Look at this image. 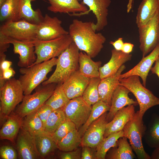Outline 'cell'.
Listing matches in <instances>:
<instances>
[{
    "instance_id": "8",
    "label": "cell",
    "mask_w": 159,
    "mask_h": 159,
    "mask_svg": "<svg viewBox=\"0 0 159 159\" xmlns=\"http://www.w3.org/2000/svg\"><path fill=\"white\" fill-rule=\"evenodd\" d=\"M57 84L52 83L42 85L33 94L24 95L21 103L17 106L15 113L23 118L36 111L51 96Z\"/></svg>"
},
{
    "instance_id": "40",
    "label": "cell",
    "mask_w": 159,
    "mask_h": 159,
    "mask_svg": "<svg viewBox=\"0 0 159 159\" xmlns=\"http://www.w3.org/2000/svg\"><path fill=\"white\" fill-rule=\"evenodd\" d=\"M53 110L51 106L45 103L36 110L38 116L42 122L44 130L47 120Z\"/></svg>"
},
{
    "instance_id": "43",
    "label": "cell",
    "mask_w": 159,
    "mask_h": 159,
    "mask_svg": "<svg viewBox=\"0 0 159 159\" xmlns=\"http://www.w3.org/2000/svg\"><path fill=\"white\" fill-rule=\"evenodd\" d=\"M81 152V159H96V150L95 148L88 146H82Z\"/></svg>"
},
{
    "instance_id": "46",
    "label": "cell",
    "mask_w": 159,
    "mask_h": 159,
    "mask_svg": "<svg viewBox=\"0 0 159 159\" xmlns=\"http://www.w3.org/2000/svg\"><path fill=\"white\" fill-rule=\"evenodd\" d=\"M134 45L130 43H124L121 50L123 52L127 54H130L132 51Z\"/></svg>"
},
{
    "instance_id": "48",
    "label": "cell",
    "mask_w": 159,
    "mask_h": 159,
    "mask_svg": "<svg viewBox=\"0 0 159 159\" xmlns=\"http://www.w3.org/2000/svg\"><path fill=\"white\" fill-rule=\"evenodd\" d=\"M150 157L151 159H159V147L155 148Z\"/></svg>"
},
{
    "instance_id": "36",
    "label": "cell",
    "mask_w": 159,
    "mask_h": 159,
    "mask_svg": "<svg viewBox=\"0 0 159 159\" xmlns=\"http://www.w3.org/2000/svg\"><path fill=\"white\" fill-rule=\"evenodd\" d=\"M67 119L62 108L53 110L46 122L44 131L52 135Z\"/></svg>"
},
{
    "instance_id": "23",
    "label": "cell",
    "mask_w": 159,
    "mask_h": 159,
    "mask_svg": "<svg viewBox=\"0 0 159 159\" xmlns=\"http://www.w3.org/2000/svg\"><path fill=\"white\" fill-rule=\"evenodd\" d=\"M50 4L48 10L56 13H84L88 10L86 5L80 3L78 0H45Z\"/></svg>"
},
{
    "instance_id": "32",
    "label": "cell",
    "mask_w": 159,
    "mask_h": 159,
    "mask_svg": "<svg viewBox=\"0 0 159 159\" xmlns=\"http://www.w3.org/2000/svg\"><path fill=\"white\" fill-rule=\"evenodd\" d=\"M21 128L35 136L44 131L43 123L35 111L22 118Z\"/></svg>"
},
{
    "instance_id": "6",
    "label": "cell",
    "mask_w": 159,
    "mask_h": 159,
    "mask_svg": "<svg viewBox=\"0 0 159 159\" xmlns=\"http://www.w3.org/2000/svg\"><path fill=\"white\" fill-rule=\"evenodd\" d=\"M0 91L1 115L6 118L22 101L24 91L19 80L13 78L6 80Z\"/></svg>"
},
{
    "instance_id": "4",
    "label": "cell",
    "mask_w": 159,
    "mask_h": 159,
    "mask_svg": "<svg viewBox=\"0 0 159 159\" xmlns=\"http://www.w3.org/2000/svg\"><path fill=\"white\" fill-rule=\"evenodd\" d=\"M119 85L127 88L135 96L139 106V116L140 119H143L144 114L148 109L159 105V98L141 83L139 76L133 75L120 79Z\"/></svg>"
},
{
    "instance_id": "22",
    "label": "cell",
    "mask_w": 159,
    "mask_h": 159,
    "mask_svg": "<svg viewBox=\"0 0 159 159\" xmlns=\"http://www.w3.org/2000/svg\"><path fill=\"white\" fill-rule=\"evenodd\" d=\"M125 68L123 64L115 74L101 80L98 88L100 100L111 106L112 94L119 85L120 76Z\"/></svg>"
},
{
    "instance_id": "2",
    "label": "cell",
    "mask_w": 159,
    "mask_h": 159,
    "mask_svg": "<svg viewBox=\"0 0 159 159\" xmlns=\"http://www.w3.org/2000/svg\"><path fill=\"white\" fill-rule=\"evenodd\" d=\"M79 49L73 41L57 58L56 69L42 84L52 83L62 84L73 73L79 69Z\"/></svg>"
},
{
    "instance_id": "21",
    "label": "cell",
    "mask_w": 159,
    "mask_h": 159,
    "mask_svg": "<svg viewBox=\"0 0 159 159\" xmlns=\"http://www.w3.org/2000/svg\"><path fill=\"white\" fill-rule=\"evenodd\" d=\"M132 57L131 54L112 49L109 61L99 68L100 78L101 80L115 74L122 66L131 59Z\"/></svg>"
},
{
    "instance_id": "47",
    "label": "cell",
    "mask_w": 159,
    "mask_h": 159,
    "mask_svg": "<svg viewBox=\"0 0 159 159\" xmlns=\"http://www.w3.org/2000/svg\"><path fill=\"white\" fill-rule=\"evenodd\" d=\"M155 62V65L151 67L150 70L152 73L156 74L159 79V57Z\"/></svg>"
},
{
    "instance_id": "3",
    "label": "cell",
    "mask_w": 159,
    "mask_h": 159,
    "mask_svg": "<svg viewBox=\"0 0 159 159\" xmlns=\"http://www.w3.org/2000/svg\"><path fill=\"white\" fill-rule=\"evenodd\" d=\"M57 58L54 57L27 67H22L19 72L21 75L18 79L24 95L31 94L32 91L47 80V74L56 65Z\"/></svg>"
},
{
    "instance_id": "28",
    "label": "cell",
    "mask_w": 159,
    "mask_h": 159,
    "mask_svg": "<svg viewBox=\"0 0 159 159\" xmlns=\"http://www.w3.org/2000/svg\"><path fill=\"white\" fill-rule=\"evenodd\" d=\"M36 0H19L21 20L23 19L35 24L38 25L43 20V16L39 9L33 10L31 3Z\"/></svg>"
},
{
    "instance_id": "24",
    "label": "cell",
    "mask_w": 159,
    "mask_h": 159,
    "mask_svg": "<svg viewBox=\"0 0 159 159\" xmlns=\"http://www.w3.org/2000/svg\"><path fill=\"white\" fill-rule=\"evenodd\" d=\"M159 11V0H143L138 9L136 23L138 28L145 24Z\"/></svg>"
},
{
    "instance_id": "18",
    "label": "cell",
    "mask_w": 159,
    "mask_h": 159,
    "mask_svg": "<svg viewBox=\"0 0 159 159\" xmlns=\"http://www.w3.org/2000/svg\"><path fill=\"white\" fill-rule=\"evenodd\" d=\"M90 79L82 75L79 70L73 73L62 84L63 89L69 100L82 96Z\"/></svg>"
},
{
    "instance_id": "45",
    "label": "cell",
    "mask_w": 159,
    "mask_h": 159,
    "mask_svg": "<svg viewBox=\"0 0 159 159\" xmlns=\"http://www.w3.org/2000/svg\"><path fill=\"white\" fill-rule=\"evenodd\" d=\"M12 64L11 62L6 59L0 61V73H2L4 71L11 67Z\"/></svg>"
},
{
    "instance_id": "11",
    "label": "cell",
    "mask_w": 159,
    "mask_h": 159,
    "mask_svg": "<svg viewBox=\"0 0 159 159\" xmlns=\"http://www.w3.org/2000/svg\"><path fill=\"white\" fill-rule=\"evenodd\" d=\"M62 108L67 118L75 124L78 130L86 123L92 110V106L84 101L82 96L70 100Z\"/></svg>"
},
{
    "instance_id": "7",
    "label": "cell",
    "mask_w": 159,
    "mask_h": 159,
    "mask_svg": "<svg viewBox=\"0 0 159 159\" xmlns=\"http://www.w3.org/2000/svg\"><path fill=\"white\" fill-rule=\"evenodd\" d=\"M146 128L143 119L140 118L138 111L123 129L124 136L129 140L132 149L138 159H151L150 156L145 151L142 142Z\"/></svg>"
},
{
    "instance_id": "42",
    "label": "cell",
    "mask_w": 159,
    "mask_h": 159,
    "mask_svg": "<svg viewBox=\"0 0 159 159\" xmlns=\"http://www.w3.org/2000/svg\"><path fill=\"white\" fill-rule=\"evenodd\" d=\"M81 152L79 149L68 152H63L59 155L61 159H80Z\"/></svg>"
},
{
    "instance_id": "38",
    "label": "cell",
    "mask_w": 159,
    "mask_h": 159,
    "mask_svg": "<svg viewBox=\"0 0 159 159\" xmlns=\"http://www.w3.org/2000/svg\"><path fill=\"white\" fill-rule=\"evenodd\" d=\"M69 100L63 89L62 84H57L52 95L45 104L54 110L62 108Z\"/></svg>"
},
{
    "instance_id": "41",
    "label": "cell",
    "mask_w": 159,
    "mask_h": 159,
    "mask_svg": "<svg viewBox=\"0 0 159 159\" xmlns=\"http://www.w3.org/2000/svg\"><path fill=\"white\" fill-rule=\"evenodd\" d=\"M0 155L2 159H16L17 154L15 150L12 147L7 145L0 147Z\"/></svg>"
},
{
    "instance_id": "29",
    "label": "cell",
    "mask_w": 159,
    "mask_h": 159,
    "mask_svg": "<svg viewBox=\"0 0 159 159\" xmlns=\"http://www.w3.org/2000/svg\"><path fill=\"white\" fill-rule=\"evenodd\" d=\"M143 138L149 147L155 148L159 147V115L155 113L152 115Z\"/></svg>"
},
{
    "instance_id": "37",
    "label": "cell",
    "mask_w": 159,
    "mask_h": 159,
    "mask_svg": "<svg viewBox=\"0 0 159 159\" xmlns=\"http://www.w3.org/2000/svg\"><path fill=\"white\" fill-rule=\"evenodd\" d=\"M101 80L100 77L90 78L82 96L84 101L90 106L100 100L98 88Z\"/></svg>"
},
{
    "instance_id": "17",
    "label": "cell",
    "mask_w": 159,
    "mask_h": 159,
    "mask_svg": "<svg viewBox=\"0 0 159 159\" xmlns=\"http://www.w3.org/2000/svg\"><path fill=\"white\" fill-rule=\"evenodd\" d=\"M159 57V44L147 56L143 57L140 61L134 67L127 72L121 74L120 79L136 75L140 77L143 85L145 87L147 76L152 66Z\"/></svg>"
},
{
    "instance_id": "13",
    "label": "cell",
    "mask_w": 159,
    "mask_h": 159,
    "mask_svg": "<svg viewBox=\"0 0 159 159\" xmlns=\"http://www.w3.org/2000/svg\"><path fill=\"white\" fill-rule=\"evenodd\" d=\"M80 1L81 0H78ZM81 3L87 6L89 9L84 13H77L70 14L72 16H80L88 14L92 11L95 15L97 19V22L94 23L93 29L96 31H99L103 30L107 24L108 8L111 3V0H82Z\"/></svg>"
},
{
    "instance_id": "35",
    "label": "cell",
    "mask_w": 159,
    "mask_h": 159,
    "mask_svg": "<svg viewBox=\"0 0 159 159\" xmlns=\"http://www.w3.org/2000/svg\"><path fill=\"white\" fill-rule=\"evenodd\" d=\"M110 108V106L101 100L92 105L91 111L87 121L78 130L82 137L89 126L104 113L109 111Z\"/></svg>"
},
{
    "instance_id": "5",
    "label": "cell",
    "mask_w": 159,
    "mask_h": 159,
    "mask_svg": "<svg viewBox=\"0 0 159 159\" xmlns=\"http://www.w3.org/2000/svg\"><path fill=\"white\" fill-rule=\"evenodd\" d=\"M72 42L69 34L49 40L36 39L34 42L37 59L32 65L58 57Z\"/></svg>"
},
{
    "instance_id": "34",
    "label": "cell",
    "mask_w": 159,
    "mask_h": 159,
    "mask_svg": "<svg viewBox=\"0 0 159 159\" xmlns=\"http://www.w3.org/2000/svg\"><path fill=\"white\" fill-rule=\"evenodd\" d=\"M82 138L76 128L69 132L57 144L58 148L63 152L77 149L81 144Z\"/></svg>"
},
{
    "instance_id": "16",
    "label": "cell",
    "mask_w": 159,
    "mask_h": 159,
    "mask_svg": "<svg viewBox=\"0 0 159 159\" xmlns=\"http://www.w3.org/2000/svg\"><path fill=\"white\" fill-rule=\"evenodd\" d=\"M17 138L16 147L21 159H37L41 158L37 149L34 136L21 128Z\"/></svg>"
},
{
    "instance_id": "39",
    "label": "cell",
    "mask_w": 159,
    "mask_h": 159,
    "mask_svg": "<svg viewBox=\"0 0 159 159\" xmlns=\"http://www.w3.org/2000/svg\"><path fill=\"white\" fill-rule=\"evenodd\" d=\"M75 128V124L67 118L52 135V138L57 144L69 132Z\"/></svg>"
},
{
    "instance_id": "10",
    "label": "cell",
    "mask_w": 159,
    "mask_h": 159,
    "mask_svg": "<svg viewBox=\"0 0 159 159\" xmlns=\"http://www.w3.org/2000/svg\"><path fill=\"white\" fill-rule=\"evenodd\" d=\"M138 29L139 48L143 57L159 44V11L145 24Z\"/></svg>"
},
{
    "instance_id": "49",
    "label": "cell",
    "mask_w": 159,
    "mask_h": 159,
    "mask_svg": "<svg viewBox=\"0 0 159 159\" xmlns=\"http://www.w3.org/2000/svg\"><path fill=\"white\" fill-rule=\"evenodd\" d=\"M133 0H129L127 5V12L129 13L132 9Z\"/></svg>"
},
{
    "instance_id": "26",
    "label": "cell",
    "mask_w": 159,
    "mask_h": 159,
    "mask_svg": "<svg viewBox=\"0 0 159 159\" xmlns=\"http://www.w3.org/2000/svg\"><path fill=\"white\" fill-rule=\"evenodd\" d=\"M79 71L83 76L90 79L100 77L99 68L101 67L100 61H93L85 53L80 52Z\"/></svg>"
},
{
    "instance_id": "1",
    "label": "cell",
    "mask_w": 159,
    "mask_h": 159,
    "mask_svg": "<svg viewBox=\"0 0 159 159\" xmlns=\"http://www.w3.org/2000/svg\"><path fill=\"white\" fill-rule=\"evenodd\" d=\"M94 23L74 19L70 24L68 31L79 50L92 58L98 54L106 41L105 37L101 33L96 32L93 27Z\"/></svg>"
},
{
    "instance_id": "12",
    "label": "cell",
    "mask_w": 159,
    "mask_h": 159,
    "mask_svg": "<svg viewBox=\"0 0 159 159\" xmlns=\"http://www.w3.org/2000/svg\"><path fill=\"white\" fill-rule=\"evenodd\" d=\"M62 21L57 17H52L45 14L43 21L38 25L36 31L37 39L49 40L69 34V32L62 26Z\"/></svg>"
},
{
    "instance_id": "27",
    "label": "cell",
    "mask_w": 159,
    "mask_h": 159,
    "mask_svg": "<svg viewBox=\"0 0 159 159\" xmlns=\"http://www.w3.org/2000/svg\"><path fill=\"white\" fill-rule=\"evenodd\" d=\"M22 118L15 113L7 116L0 130V138L13 142L21 128Z\"/></svg>"
},
{
    "instance_id": "15",
    "label": "cell",
    "mask_w": 159,
    "mask_h": 159,
    "mask_svg": "<svg viewBox=\"0 0 159 159\" xmlns=\"http://www.w3.org/2000/svg\"><path fill=\"white\" fill-rule=\"evenodd\" d=\"M3 35L7 43L13 44L14 53L19 55L17 63L18 66L21 68L27 67L32 65L36 61L37 57L34 41H21Z\"/></svg>"
},
{
    "instance_id": "14",
    "label": "cell",
    "mask_w": 159,
    "mask_h": 159,
    "mask_svg": "<svg viewBox=\"0 0 159 159\" xmlns=\"http://www.w3.org/2000/svg\"><path fill=\"white\" fill-rule=\"evenodd\" d=\"M107 112L104 113L89 126L82 137V146L96 148L104 139L107 123Z\"/></svg>"
},
{
    "instance_id": "33",
    "label": "cell",
    "mask_w": 159,
    "mask_h": 159,
    "mask_svg": "<svg viewBox=\"0 0 159 159\" xmlns=\"http://www.w3.org/2000/svg\"><path fill=\"white\" fill-rule=\"evenodd\" d=\"M124 136L123 130L112 133L104 138L97 146L96 149V159H105L107 151L116 145L117 140Z\"/></svg>"
},
{
    "instance_id": "50",
    "label": "cell",
    "mask_w": 159,
    "mask_h": 159,
    "mask_svg": "<svg viewBox=\"0 0 159 159\" xmlns=\"http://www.w3.org/2000/svg\"><path fill=\"white\" fill-rule=\"evenodd\" d=\"M6 0H0V7L6 2Z\"/></svg>"
},
{
    "instance_id": "31",
    "label": "cell",
    "mask_w": 159,
    "mask_h": 159,
    "mask_svg": "<svg viewBox=\"0 0 159 159\" xmlns=\"http://www.w3.org/2000/svg\"><path fill=\"white\" fill-rule=\"evenodd\" d=\"M34 137L37 149L42 158L47 156L58 148L52 135L45 131Z\"/></svg>"
},
{
    "instance_id": "25",
    "label": "cell",
    "mask_w": 159,
    "mask_h": 159,
    "mask_svg": "<svg viewBox=\"0 0 159 159\" xmlns=\"http://www.w3.org/2000/svg\"><path fill=\"white\" fill-rule=\"evenodd\" d=\"M123 136L117 141L115 145L110 148L107 153L105 158L108 159H133L135 156L132 148Z\"/></svg>"
},
{
    "instance_id": "44",
    "label": "cell",
    "mask_w": 159,
    "mask_h": 159,
    "mask_svg": "<svg viewBox=\"0 0 159 159\" xmlns=\"http://www.w3.org/2000/svg\"><path fill=\"white\" fill-rule=\"evenodd\" d=\"M123 38L120 37L115 41H111L110 44L117 50L121 51L124 44Z\"/></svg>"
},
{
    "instance_id": "30",
    "label": "cell",
    "mask_w": 159,
    "mask_h": 159,
    "mask_svg": "<svg viewBox=\"0 0 159 159\" xmlns=\"http://www.w3.org/2000/svg\"><path fill=\"white\" fill-rule=\"evenodd\" d=\"M0 20L1 22L21 20L19 0H6L0 7Z\"/></svg>"
},
{
    "instance_id": "19",
    "label": "cell",
    "mask_w": 159,
    "mask_h": 159,
    "mask_svg": "<svg viewBox=\"0 0 159 159\" xmlns=\"http://www.w3.org/2000/svg\"><path fill=\"white\" fill-rule=\"evenodd\" d=\"M130 92L127 88L120 85L116 88L112 94L110 108L107 114L106 119L107 122L112 120L117 111L125 106L138 105L137 101L129 97L128 94Z\"/></svg>"
},
{
    "instance_id": "20",
    "label": "cell",
    "mask_w": 159,
    "mask_h": 159,
    "mask_svg": "<svg viewBox=\"0 0 159 159\" xmlns=\"http://www.w3.org/2000/svg\"><path fill=\"white\" fill-rule=\"evenodd\" d=\"M134 106L133 105H128L117 112L112 120L107 124L104 138L111 133L123 130L125 126L133 118L135 115Z\"/></svg>"
},
{
    "instance_id": "9",
    "label": "cell",
    "mask_w": 159,
    "mask_h": 159,
    "mask_svg": "<svg viewBox=\"0 0 159 159\" xmlns=\"http://www.w3.org/2000/svg\"><path fill=\"white\" fill-rule=\"evenodd\" d=\"M37 26L23 19L16 21H8L1 26L0 33L18 41L33 42L37 39Z\"/></svg>"
}]
</instances>
